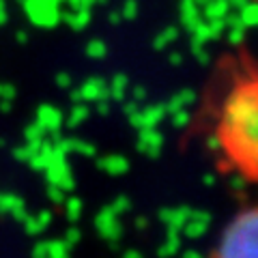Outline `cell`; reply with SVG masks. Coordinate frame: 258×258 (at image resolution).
I'll return each instance as SVG.
<instances>
[{
	"mask_svg": "<svg viewBox=\"0 0 258 258\" xmlns=\"http://www.w3.org/2000/svg\"><path fill=\"white\" fill-rule=\"evenodd\" d=\"M179 249H181V235L179 232H168L166 241L159 247V256L161 258H172Z\"/></svg>",
	"mask_w": 258,
	"mask_h": 258,
	"instance_id": "obj_6",
	"label": "cell"
},
{
	"mask_svg": "<svg viewBox=\"0 0 258 258\" xmlns=\"http://www.w3.org/2000/svg\"><path fill=\"white\" fill-rule=\"evenodd\" d=\"M129 207H132V203H129V198L127 196H118L114 203L110 205V209H112V213H125V211H129Z\"/></svg>",
	"mask_w": 258,
	"mask_h": 258,
	"instance_id": "obj_8",
	"label": "cell"
},
{
	"mask_svg": "<svg viewBox=\"0 0 258 258\" xmlns=\"http://www.w3.org/2000/svg\"><path fill=\"white\" fill-rule=\"evenodd\" d=\"M217 108L213 147L222 153L224 170H235L247 181H258V67L239 54Z\"/></svg>",
	"mask_w": 258,
	"mask_h": 258,
	"instance_id": "obj_1",
	"label": "cell"
},
{
	"mask_svg": "<svg viewBox=\"0 0 258 258\" xmlns=\"http://www.w3.org/2000/svg\"><path fill=\"white\" fill-rule=\"evenodd\" d=\"M101 168H106L108 174H125L129 164L125 157H110L106 161H101Z\"/></svg>",
	"mask_w": 258,
	"mask_h": 258,
	"instance_id": "obj_7",
	"label": "cell"
},
{
	"mask_svg": "<svg viewBox=\"0 0 258 258\" xmlns=\"http://www.w3.org/2000/svg\"><path fill=\"white\" fill-rule=\"evenodd\" d=\"M97 230L101 232L103 239L112 241V243H114V241H118L120 235H123V226L118 224V215L112 213L110 207H106L99 215H97Z\"/></svg>",
	"mask_w": 258,
	"mask_h": 258,
	"instance_id": "obj_3",
	"label": "cell"
},
{
	"mask_svg": "<svg viewBox=\"0 0 258 258\" xmlns=\"http://www.w3.org/2000/svg\"><path fill=\"white\" fill-rule=\"evenodd\" d=\"M123 258H142V254H140V252H136V249H127Z\"/></svg>",
	"mask_w": 258,
	"mask_h": 258,
	"instance_id": "obj_10",
	"label": "cell"
},
{
	"mask_svg": "<svg viewBox=\"0 0 258 258\" xmlns=\"http://www.w3.org/2000/svg\"><path fill=\"white\" fill-rule=\"evenodd\" d=\"M209 224H211V215H209L207 211H198V209H191L189 213V220L187 224L183 226V235L189 237V239H198L203 237L205 232L209 230Z\"/></svg>",
	"mask_w": 258,
	"mask_h": 258,
	"instance_id": "obj_5",
	"label": "cell"
},
{
	"mask_svg": "<svg viewBox=\"0 0 258 258\" xmlns=\"http://www.w3.org/2000/svg\"><path fill=\"white\" fill-rule=\"evenodd\" d=\"M252 3H258V0H252Z\"/></svg>",
	"mask_w": 258,
	"mask_h": 258,
	"instance_id": "obj_11",
	"label": "cell"
},
{
	"mask_svg": "<svg viewBox=\"0 0 258 258\" xmlns=\"http://www.w3.org/2000/svg\"><path fill=\"white\" fill-rule=\"evenodd\" d=\"M189 207H166L159 211V220L161 224H166L168 232H181L183 226L189 220Z\"/></svg>",
	"mask_w": 258,
	"mask_h": 258,
	"instance_id": "obj_4",
	"label": "cell"
},
{
	"mask_svg": "<svg viewBox=\"0 0 258 258\" xmlns=\"http://www.w3.org/2000/svg\"><path fill=\"white\" fill-rule=\"evenodd\" d=\"M183 258H203V254L196 252V249H189V252H185Z\"/></svg>",
	"mask_w": 258,
	"mask_h": 258,
	"instance_id": "obj_9",
	"label": "cell"
},
{
	"mask_svg": "<svg viewBox=\"0 0 258 258\" xmlns=\"http://www.w3.org/2000/svg\"><path fill=\"white\" fill-rule=\"evenodd\" d=\"M211 258H258V205L228 222Z\"/></svg>",
	"mask_w": 258,
	"mask_h": 258,
	"instance_id": "obj_2",
	"label": "cell"
}]
</instances>
